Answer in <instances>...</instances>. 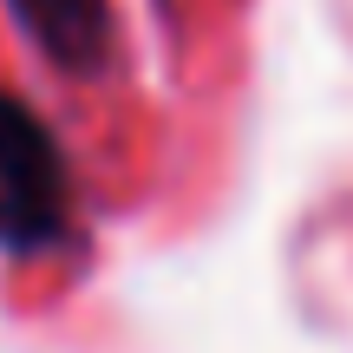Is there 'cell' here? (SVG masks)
Returning a JSON list of instances; mask_svg holds the SVG:
<instances>
[{
  "label": "cell",
  "mask_w": 353,
  "mask_h": 353,
  "mask_svg": "<svg viewBox=\"0 0 353 353\" xmlns=\"http://www.w3.org/2000/svg\"><path fill=\"white\" fill-rule=\"evenodd\" d=\"M7 13L26 26L39 52L52 65H65L72 79H99L118 52L112 33V0H7Z\"/></svg>",
  "instance_id": "obj_2"
},
{
  "label": "cell",
  "mask_w": 353,
  "mask_h": 353,
  "mask_svg": "<svg viewBox=\"0 0 353 353\" xmlns=\"http://www.w3.org/2000/svg\"><path fill=\"white\" fill-rule=\"evenodd\" d=\"M79 249V190L72 157L52 125L0 85V255H65Z\"/></svg>",
  "instance_id": "obj_1"
}]
</instances>
